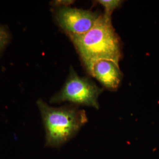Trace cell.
I'll use <instances>...</instances> for the list:
<instances>
[{"label": "cell", "mask_w": 159, "mask_h": 159, "mask_svg": "<svg viewBox=\"0 0 159 159\" xmlns=\"http://www.w3.org/2000/svg\"><path fill=\"white\" fill-rule=\"evenodd\" d=\"M67 36L85 68L99 60L119 63L122 56L121 43L112 25L111 17L100 15L94 27L85 34Z\"/></svg>", "instance_id": "1"}, {"label": "cell", "mask_w": 159, "mask_h": 159, "mask_svg": "<svg viewBox=\"0 0 159 159\" xmlns=\"http://www.w3.org/2000/svg\"><path fill=\"white\" fill-rule=\"evenodd\" d=\"M37 106L45 130V146L60 148L75 136L88 121L85 110L73 104L52 107L42 99Z\"/></svg>", "instance_id": "2"}, {"label": "cell", "mask_w": 159, "mask_h": 159, "mask_svg": "<svg viewBox=\"0 0 159 159\" xmlns=\"http://www.w3.org/2000/svg\"><path fill=\"white\" fill-rule=\"evenodd\" d=\"M103 90L87 77L79 76L72 67L61 89L51 97L50 103L69 102L98 109V97Z\"/></svg>", "instance_id": "3"}, {"label": "cell", "mask_w": 159, "mask_h": 159, "mask_svg": "<svg viewBox=\"0 0 159 159\" xmlns=\"http://www.w3.org/2000/svg\"><path fill=\"white\" fill-rule=\"evenodd\" d=\"M52 8L57 25L67 35L85 34L94 27L99 17L96 12L71 6Z\"/></svg>", "instance_id": "4"}, {"label": "cell", "mask_w": 159, "mask_h": 159, "mask_svg": "<svg viewBox=\"0 0 159 159\" xmlns=\"http://www.w3.org/2000/svg\"><path fill=\"white\" fill-rule=\"evenodd\" d=\"M85 69L92 77L110 91L117 90L123 78L119 63L113 60H97Z\"/></svg>", "instance_id": "5"}, {"label": "cell", "mask_w": 159, "mask_h": 159, "mask_svg": "<svg viewBox=\"0 0 159 159\" xmlns=\"http://www.w3.org/2000/svg\"><path fill=\"white\" fill-rule=\"evenodd\" d=\"M104 7V14L107 17L111 16L112 12L120 7L123 3V1L120 0H98L95 1Z\"/></svg>", "instance_id": "6"}, {"label": "cell", "mask_w": 159, "mask_h": 159, "mask_svg": "<svg viewBox=\"0 0 159 159\" xmlns=\"http://www.w3.org/2000/svg\"><path fill=\"white\" fill-rule=\"evenodd\" d=\"M11 37L10 32L8 28L0 24V54L9 44Z\"/></svg>", "instance_id": "7"}, {"label": "cell", "mask_w": 159, "mask_h": 159, "mask_svg": "<svg viewBox=\"0 0 159 159\" xmlns=\"http://www.w3.org/2000/svg\"><path fill=\"white\" fill-rule=\"evenodd\" d=\"M74 1L71 0H56L50 2L52 8H59L63 7H69L74 3Z\"/></svg>", "instance_id": "8"}]
</instances>
